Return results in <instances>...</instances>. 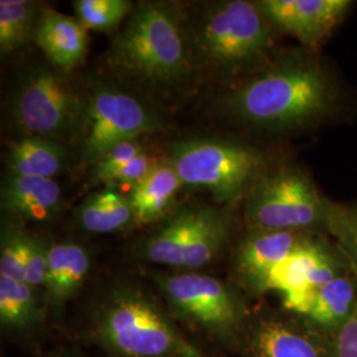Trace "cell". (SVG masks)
I'll list each match as a JSON object with an SVG mask.
<instances>
[{"label": "cell", "instance_id": "18", "mask_svg": "<svg viewBox=\"0 0 357 357\" xmlns=\"http://www.w3.org/2000/svg\"><path fill=\"white\" fill-rule=\"evenodd\" d=\"M88 29L77 17L53 10L40 11L33 41L54 68L69 72L84 60Z\"/></svg>", "mask_w": 357, "mask_h": 357}, {"label": "cell", "instance_id": "31", "mask_svg": "<svg viewBox=\"0 0 357 357\" xmlns=\"http://www.w3.org/2000/svg\"><path fill=\"white\" fill-rule=\"evenodd\" d=\"M47 357H73L70 356L69 354H63V352H57V354H53V355H50V356Z\"/></svg>", "mask_w": 357, "mask_h": 357}, {"label": "cell", "instance_id": "17", "mask_svg": "<svg viewBox=\"0 0 357 357\" xmlns=\"http://www.w3.org/2000/svg\"><path fill=\"white\" fill-rule=\"evenodd\" d=\"M1 208L8 215L26 221H50L59 216L63 192L53 178L8 175L1 184Z\"/></svg>", "mask_w": 357, "mask_h": 357}, {"label": "cell", "instance_id": "21", "mask_svg": "<svg viewBox=\"0 0 357 357\" xmlns=\"http://www.w3.org/2000/svg\"><path fill=\"white\" fill-rule=\"evenodd\" d=\"M26 282L0 275V324L4 331L26 335L44 323L47 306Z\"/></svg>", "mask_w": 357, "mask_h": 357}, {"label": "cell", "instance_id": "3", "mask_svg": "<svg viewBox=\"0 0 357 357\" xmlns=\"http://www.w3.org/2000/svg\"><path fill=\"white\" fill-rule=\"evenodd\" d=\"M196 70L230 82L253 76L280 53L278 31L255 1L206 3L188 23Z\"/></svg>", "mask_w": 357, "mask_h": 357}, {"label": "cell", "instance_id": "15", "mask_svg": "<svg viewBox=\"0 0 357 357\" xmlns=\"http://www.w3.org/2000/svg\"><path fill=\"white\" fill-rule=\"evenodd\" d=\"M357 307V275L351 270L315 290L296 315L335 342Z\"/></svg>", "mask_w": 357, "mask_h": 357}, {"label": "cell", "instance_id": "13", "mask_svg": "<svg viewBox=\"0 0 357 357\" xmlns=\"http://www.w3.org/2000/svg\"><path fill=\"white\" fill-rule=\"evenodd\" d=\"M314 233L245 229L231 252V282L248 296L268 294L273 271Z\"/></svg>", "mask_w": 357, "mask_h": 357}, {"label": "cell", "instance_id": "10", "mask_svg": "<svg viewBox=\"0 0 357 357\" xmlns=\"http://www.w3.org/2000/svg\"><path fill=\"white\" fill-rule=\"evenodd\" d=\"M89 102L81 132L82 158L96 166L113 147L162 128L153 105L126 85L98 79L89 85Z\"/></svg>", "mask_w": 357, "mask_h": 357}, {"label": "cell", "instance_id": "23", "mask_svg": "<svg viewBox=\"0 0 357 357\" xmlns=\"http://www.w3.org/2000/svg\"><path fill=\"white\" fill-rule=\"evenodd\" d=\"M38 16V6L33 1H0V52L3 56L19 51L33 41Z\"/></svg>", "mask_w": 357, "mask_h": 357}, {"label": "cell", "instance_id": "29", "mask_svg": "<svg viewBox=\"0 0 357 357\" xmlns=\"http://www.w3.org/2000/svg\"><path fill=\"white\" fill-rule=\"evenodd\" d=\"M51 243L41 237L32 236L31 252L26 265V282L33 289H44L47 268H48V257H50Z\"/></svg>", "mask_w": 357, "mask_h": 357}, {"label": "cell", "instance_id": "25", "mask_svg": "<svg viewBox=\"0 0 357 357\" xmlns=\"http://www.w3.org/2000/svg\"><path fill=\"white\" fill-rule=\"evenodd\" d=\"M32 236L16 222L3 224L0 240V275L26 282Z\"/></svg>", "mask_w": 357, "mask_h": 357}, {"label": "cell", "instance_id": "11", "mask_svg": "<svg viewBox=\"0 0 357 357\" xmlns=\"http://www.w3.org/2000/svg\"><path fill=\"white\" fill-rule=\"evenodd\" d=\"M351 270L331 237L314 233L273 271L268 293L280 294L282 308L296 314L315 290Z\"/></svg>", "mask_w": 357, "mask_h": 357}, {"label": "cell", "instance_id": "12", "mask_svg": "<svg viewBox=\"0 0 357 357\" xmlns=\"http://www.w3.org/2000/svg\"><path fill=\"white\" fill-rule=\"evenodd\" d=\"M240 357H336L335 342L284 308L253 310Z\"/></svg>", "mask_w": 357, "mask_h": 357}, {"label": "cell", "instance_id": "24", "mask_svg": "<svg viewBox=\"0 0 357 357\" xmlns=\"http://www.w3.org/2000/svg\"><path fill=\"white\" fill-rule=\"evenodd\" d=\"M327 234L343 252L357 275V199L351 202L332 200L327 218Z\"/></svg>", "mask_w": 357, "mask_h": 357}, {"label": "cell", "instance_id": "8", "mask_svg": "<svg viewBox=\"0 0 357 357\" xmlns=\"http://www.w3.org/2000/svg\"><path fill=\"white\" fill-rule=\"evenodd\" d=\"M89 90L53 65H38L20 76L11 97L13 123L26 135L68 141L81 135Z\"/></svg>", "mask_w": 357, "mask_h": 357}, {"label": "cell", "instance_id": "5", "mask_svg": "<svg viewBox=\"0 0 357 357\" xmlns=\"http://www.w3.org/2000/svg\"><path fill=\"white\" fill-rule=\"evenodd\" d=\"M153 280L174 319L217 347L240 354L253 308L237 284L199 271L156 273Z\"/></svg>", "mask_w": 357, "mask_h": 357}, {"label": "cell", "instance_id": "6", "mask_svg": "<svg viewBox=\"0 0 357 357\" xmlns=\"http://www.w3.org/2000/svg\"><path fill=\"white\" fill-rule=\"evenodd\" d=\"M331 202L305 168L273 163L243 200L245 229L327 234Z\"/></svg>", "mask_w": 357, "mask_h": 357}, {"label": "cell", "instance_id": "30", "mask_svg": "<svg viewBox=\"0 0 357 357\" xmlns=\"http://www.w3.org/2000/svg\"><path fill=\"white\" fill-rule=\"evenodd\" d=\"M336 357H357V307L344 328L335 339Z\"/></svg>", "mask_w": 357, "mask_h": 357}, {"label": "cell", "instance_id": "2", "mask_svg": "<svg viewBox=\"0 0 357 357\" xmlns=\"http://www.w3.org/2000/svg\"><path fill=\"white\" fill-rule=\"evenodd\" d=\"M106 63L126 86L159 96L185 89L196 77L188 23L166 3H141L110 45Z\"/></svg>", "mask_w": 357, "mask_h": 357}, {"label": "cell", "instance_id": "20", "mask_svg": "<svg viewBox=\"0 0 357 357\" xmlns=\"http://www.w3.org/2000/svg\"><path fill=\"white\" fill-rule=\"evenodd\" d=\"M79 228L90 234H110L137 227L130 199L114 187L91 193L78 206Z\"/></svg>", "mask_w": 357, "mask_h": 357}, {"label": "cell", "instance_id": "32", "mask_svg": "<svg viewBox=\"0 0 357 357\" xmlns=\"http://www.w3.org/2000/svg\"><path fill=\"white\" fill-rule=\"evenodd\" d=\"M174 357H199V356H190V355H181V356H174Z\"/></svg>", "mask_w": 357, "mask_h": 357}, {"label": "cell", "instance_id": "7", "mask_svg": "<svg viewBox=\"0 0 357 357\" xmlns=\"http://www.w3.org/2000/svg\"><path fill=\"white\" fill-rule=\"evenodd\" d=\"M169 162L183 185L203 188L218 202L245 200L257 180L273 165L264 150L237 139H193L174 144Z\"/></svg>", "mask_w": 357, "mask_h": 357}, {"label": "cell", "instance_id": "4", "mask_svg": "<svg viewBox=\"0 0 357 357\" xmlns=\"http://www.w3.org/2000/svg\"><path fill=\"white\" fill-rule=\"evenodd\" d=\"M88 337L109 357H206L166 305L134 284L113 287L96 306Z\"/></svg>", "mask_w": 357, "mask_h": 357}, {"label": "cell", "instance_id": "27", "mask_svg": "<svg viewBox=\"0 0 357 357\" xmlns=\"http://www.w3.org/2000/svg\"><path fill=\"white\" fill-rule=\"evenodd\" d=\"M143 151L141 143L138 139L128 141L113 147L109 153H106L101 160L93 167V178L97 183H103L107 178L118 171L119 168L125 166L134 158L139 156Z\"/></svg>", "mask_w": 357, "mask_h": 357}, {"label": "cell", "instance_id": "19", "mask_svg": "<svg viewBox=\"0 0 357 357\" xmlns=\"http://www.w3.org/2000/svg\"><path fill=\"white\" fill-rule=\"evenodd\" d=\"M181 187L183 183L169 159L159 160L151 172L128 195L135 225L153 224L162 218Z\"/></svg>", "mask_w": 357, "mask_h": 357}, {"label": "cell", "instance_id": "9", "mask_svg": "<svg viewBox=\"0 0 357 357\" xmlns=\"http://www.w3.org/2000/svg\"><path fill=\"white\" fill-rule=\"evenodd\" d=\"M234 229L228 208L193 205L180 209L149 234L139 252L144 261L178 271H197L225 252Z\"/></svg>", "mask_w": 357, "mask_h": 357}, {"label": "cell", "instance_id": "14", "mask_svg": "<svg viewBox=\"0 0 357 357\" xmlns=\"http://www.w3.org/2000/svg\"><path fill=\"white\" fill-rule=\"evenodd\" d=\"M278 32L296 38L301 47L318 51L354 8L351 0H257Z\"/></svg>", "mask_w": 357, "mask_h": 357}, {"label": "cell", "instance_id": "22", "mask_svg": "<svg viewBox=\"0 0 357 357\" xmlns=\"http://www.w3.org/2000/svg\"><path fill=\"white\" fill-rule=\"evenodd\" d=\"M66 150L61 142L45 137L24 135L7 153V167L13 176L53 178L65 166Z\"/></svg>", "mask_w": 357, "mask_h": 357}, {"label": "cell", "instance_id": "1", "mask_svg": "<svg viewBox=\"0 0 357 357\" xmlns=\"http://www.w3.org/2000/svg\"><path fill=\"white\" fill-rule=\"evenodd\" d=\"M342 78L318 51H281L264 69L230 86L218 109L258 134L306 132L333 122L344 109Z\"/></svg>", "mask_w": 357, "mask_h": 357}, {"label": "cell", "instance_id": "28", "mask_svg": "<svg viewBox=\"0 0 357 357\" xmlns=\"http://www.w3.org/2000/svg\"><path fill=\"white\" fill-rule=\"evenodd\" d=\"M158 162L159 160H155L150 155L146 153H141L122 168L115 171L114 174H112L105 181V184L106 187H115V184H122L128 185L132 190L151 172V169Z\"/></svg>", "mask_w": 357, "mask_h": 357}, {"label": "cell", "instance_id": "26", "mask_svg": "<svg viewBox=\"0 0 357 357\" xmlns=\"http://www.w3.org/2000/svg\"><path fill=\"white\" fill-rule=\"evenodd\" d=\"M73 8L88 31L110 32L128 17L134 6L128 0H77Z\"/></svg>", "mask_w": 357, "mask_h": 357}, {"label": "cell", "instance_id": "16", "mask_svg": "<svg viewBox=\"0 0 357 357\" xmlns=\"http://www.w3.org/2000/svg\"><path fill=\"white\" fill-rule=\"evenodd\" d=\"M91 257L85 246L76 243H52L48 257L44 302L54 315L79 293L89 275Z\"/></svg>", "mask_w": 357, "mask_h": 357}]
</instances>
